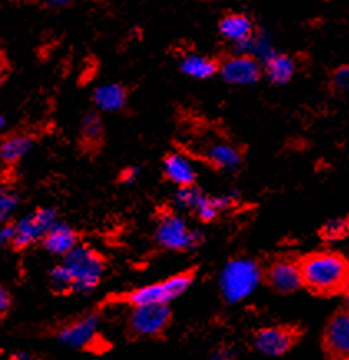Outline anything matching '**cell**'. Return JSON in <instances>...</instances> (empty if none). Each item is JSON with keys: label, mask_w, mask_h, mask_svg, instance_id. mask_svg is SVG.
<instances>
[{"label": "cell", "mask_w": 349, "mask_h": 360, "mask_svg": "<svg viewBox=\"0 0 349 360\" xmlns=\"http://www.w3.org/2000/svg\"><path fill=\"white\" fill-rule=\"evenodd\" d=\"M303 286L318 295H334L344 290L348 281V263L341 255L319 251L308 255L300 263Z\"/></svg>", "instance_id": "obj_1"}, {"label": "cell", "mask_w": 349, "mask_h": 360, "mask_svg": "<svg viewBox=\"0 0 349 360\" xmlns=\"http://www.w3.org/2000/svg\"><path fill=\"white\" fill-rule=\"evenodd\" d=\"M262 269L255 259L235 258L225 264L219 276L220 295L229 304L247 300L262 283Z\"/></svg>", "instance_id": "obj_2"}, {"label": "cell", "mask_w": 349, "mask_h": 360, "mask_svg": "<svg viewBox=\"0 0 349 360\" xmlns=\"http://www.w3.org/2000/svg\"><path fill=\"white\" fill-rule=\"evenodd\" d=\"M63 264L72 274V291L80 295L96 290L105 274V262L88 245H75L63 257Z\"/></svg>", "instance_id": "obj_3"}, {"label": "cell", "mask_w": 349, "mask_h": 360, "mask_svg": "<svg viewBox=\"0 0 349 360\" xmlns=\"http://www.w3.org/2000/svg\"><path fill=\"white\" fill-rule=\"evenodd\" d=\"M156 243L171 251H192L204 243V235L192 230L181 215L166 212L159 217L154 231Z\"/></svg>", "instance_id": "obj_4"}, {"label": "cell", "mask_w": 349, "mask_h": 360, "mask_svg": "<svg viewBox=\"0 0 349 360\" xmlns=\"http://www.w3.org/2000/svg\"><path fill=\"white\" fill-rule=\"evenodd\" d=\"M192 281H194V276L191 273L176 274V276L164 279V281L138 288V290L128 292L125 300L133 307L144 304H171L174 300L189 291Z\"/></svg>", "instance_id": "obj_5"}, {"label": "cell", "mask_w": 349, "mask_h": 360, "mask_svg": "<svg viewBox=\"0 0 349 360\" xmlns=\"http://www.w3.org/2000/svg\"><path fill=\"white\" fill-rule=\"evenodd\" d=\"M171 317L172 312L169 304L134 306L129 317V329L138 338H156L166 330Z\"/></svg>", "instance_id": "obj_6"}, {"label": "cell", "mask_w": 349, "mask_h": 360, "mask_svg": "<svg viewBox=\"0 0 349 360\" xmlns=\"http://www.w3.org/2000/svg\"><path fill=\"white\" fill-rule=\"evenodd\" d=\"M56 220H58V217H56L55 208H39V210L30 213V215L23 217L17 224H13V226H15V236H13L12 246L22 250L37 243V241L44 238L46 230Z\"/></svg>", "instance_id": "obj_7"}, {"label": "cell", "mask_w": 349, "mask_h": 360, "mask_svg": "<svg viewBox=\"0 0 349 360\" xmlns=\"http://www.w3.org/2000/svg\"><path fill=\"white\" fill-rule=\"evenodd\" d=\"M219 73L232 86H252L262 77V65L250 55L235 53L219 65Z\"/></svg>", "instance_id": "obj_8"}, {"label": "cell", "mask_w": 349, "mask_h": 360, "mask_svg": "<svg viewBox=\"0 0 349 360\" xmlns=\"http://www.w3.org/2000/svg\"><path fill=\"white\" fill-rule=\"evenodd\" d=\"M296 334L288 328H263L253 338V347L267 357H281L293 347Z\"/></svg>", "instance_id": "obj_9"}, {"label": "cell", "mask_w": 349, "mask_h": 360, "mask_svg": "<svg viewBox=\"0 0 349 360\" xmlns=\"http://www.w3.org/2000/svg\"><path fill=\"white\" fill-rule=\"evenodd\" d=\"M100 326V317L96 314H88L82 319L72 322L58 330L56 339L60 344L70 349H84L94 342Z\"/></svg>", "instance_id": "obj_10"}, {"label": "cell", "mask_w": 349, "mask_h": 360, "mask_svg": "<svg viewBox=\"0 0 349 360\" xmlns=\"http://www.w3.org/2000/svg\"><path fill=\"white\" fill-rule=\"evenodd\" d=\"M267 281L273 290L281 295H291L303 288V278H301L300 263L291 259H278L268 268Z\"/></svg>", "instance_id": "obj_11"}, {"label": "cell", "mask_w": 349, "mask_h": 360, "mask_svg": "<svg viewBox=\"0 0 349 360\" xmlns=\"http://www.w3.org/2000/svg\"><path fill=\"white\" fill-rule=\"evenodd\" d=\"M324 349L334 359L349 357V314L348 311H339L329 321L324 333Z\"/></svg>", "instance_id": "obj_12"}, {"label": "cell", "mask_w": 349, "mask_h": 360, "mask_svg": "<svg viewBox=\"0 0 349 360\" xmlns=\"http://www.w3.org/2000/svg\"><path fill=\"white\" fill-rule=\"evenodd\" d=\"M40 241L49 253L56 255V257H65L75 245H78V235L72 226L56 220L55 224L46 230V233Z\"/></svg>", "instance_id": "obj_13"}, {"label": "cell", "mask_w": 349, "mask_h": 360, "mask_svg": "<svg viewBox=\"0 0 349 360\" xmlns=\"http://www.w3.org/2000/svg\"><path fill=\"white\" fill-rule=\"evenodd\" d=\"M163 170L164 175L176 184L177 187L194 186L197 180V170L191 159H187L184 154L172 153L167 154L163 160Z\"/></svg>", "instance_id": "obj_14"}, {"label": "cell", "mask_w": 349, "mask_h": 360, "mask_svg": "<svg viewBox=\"0 0 349 360\" xmlns=\"http://www.w3.org/2000/svg\"><path fill=\"white\" fill-rule=\"evenodd\" d=\"M235 51H237V53L250 55L252 58H255L258 63L263 65L268 58H272L278 50L275 49V44H273V37L270 32L257 30L255 28V32H253L247 40L235 45Z\"/></svg>", "instance_id": "obj_15"}, {"label": "cell", "mask_w": 349, "mask_h": 360, "mask_svg": "<svg viewBox=\"0 0 349 360\" xmlns=\"http://www.w3.org/2000/svg\"><path fill=\"white\" fill-rule=\"evenodd\" d=\"M255 32L252 18L245 13H229L219 22V33L230 44L237 45Z\"/></svg>", "instance_id": "obj_16"}, {"label": "cell", "mask_w": 349, "mask_h": 360, "mask_svg": "<svg viewBox=\"0 0 349 360\" xmlns=\"http://www.w3.org/2000/svg\"><path fill=\"white\" fill-rule=\"evenodd\" d=\"M128 101V91L120 83H108L98 86L93 93V103L100 111H121Z\"/></svg>", "instance_id": "obj_17"}, {"label": "cell", "mask_w": 349, "mask_h": 360, "mask_svg": "<svg viewBox=\"0 0 349 360\" xmlns=\"http://www.w3.org/2000/svg\"><path fill=\"white\" fill-rule=\"evenodd\" d=\"M263 73H265L267 79L272 84L281 86V84L290 83L293 79L296 73V65L291 56L277 51L272 58H268L263 63Z\"/></svg>", "instance_id": "obj_18"}, {"label": "cell", "mask_w": 349, "mask_h": 360, "mask_svg": "<svg viewBox=\"0 0 349 360\" xmlns=\"http://www.w3.org/2000/svg\"><path fill=\"white\" fill-rule=\"evenodd\" d=\"M205 158L209 162L224 172H235L242 165V154L234 146L219 142V144H212L205 149Z\"/></svg>", "instance_id": "obj_19"}, {"label": "cell", "mask_w": 349, "mask_h": 360, "mask_svg": "<svg viewBox=\"0 0 349 360\" xmlns=\"http://www.w3.org/2000/svg\"><path fill=\"white\" fill-rule=\"evenodd\" d=\"M179 70L192 79H209L219 73V63L205 55L189 53L181 58Z\"/></svg>", "instance_id": "obj_20"}, {"label": "cell", "mask_w": 349, "mask_h": 360, "mask_svg": "<svg viewBox=\"0 0 349 360\" xmlns=\"http://www.w3.org/2000/svg\"><path fill=\"white\" fill-rule=\"evenodd\" d=\"M35 141L27 134L11 136L0 142V159L7 164H15L34 149Z\"/></svg>", "instance_id": "obj_21"}, {"label": "cell", "mask_w": 349, "mask_h": 360, "mask_svg": "<svg viewBox=\"0 0 349 360\" xmlns=\"http://www.w3.org/2000/svg\"><path fill=\"white\" fill-rule=\"evenodd\" d=\"M103 132H105V127H103L101 117L96 112H87L82 120L83 139L89 144H96L103 139Z\"/></svg>", "instance_id": "obj_22"}, {"label": "cell", "mask_w": 349, "mask_h": 360, "mask_svg": "<svg viewBox=\"0 0 349 360\" xmlns=\"http://www.w3.org/2000/svg\"><path fill=\"white\" fill-rule=\"evenodd\" d=\"M202 192L199 187L194 186H186V187H179V191L176 192V195H174V202H176V205L179 208H182V210H194L196 203L199 202V198L202 195Z\"/></svg>", "instance_id": "obj_23"}, {"label": "cell", "mask_w": 349, "mask_h": 360, "mask_svg": "<svg viewBox=\"0 0 349 360\" xmlns=\"http://www.w3.org/2000/svg\"><path fill=\"white\" fill-rule=\"evenodd\" d=\"M50 284L51 288L58 292L72 290V274H70V271L63 263L58 264V266H55L50 271Z\"/></svg>", "instance_id": "obj_24"}, {"label": "cell", "mask_w": 349, "mask_h": 360, "mask_svg": "<svg viewBox=\"0 0 349 360\" xmlns=\"http://www.w3.org/2000/svg\"><path fill=\"white\" fill-rule=\"evenodd\" d=\"M18 203H20V198L17 193L11 192V188L0 191V224L11 219L18 208Z\"/></svg>", "instance_id": "obj_25"}, {"label": "cell", "mask_w": 349, "mask_h": 360, "mask_svg": "<svg viewBox=\"0 0 349 360\" xmlns=\"http://www.w3.org/2000/svg\"><path fill=\"white\" fill-rule=\"evenodd\" d=\"M192 212H194L202 221H212L219 217V210L215 208L214 200H212L210 195H205V193H202L199 202L196 203L194 210Z\"/></svg>", "instance_id": "obj_26"}, {"label": "cell", "mask_w": 349, "mask_h": 360, "mask_svg": "<svg viewBox=\"0 0 349 360\" xmlns=\"http://www.w3.org/2000/svg\"><path fill=\"white\" fill-rule=\"evenodd\" d=\"M346 233H348V220L344 219V217H341V219L328 220L322 229L323 238H328V240L343 238Z\"/></svg>", "instance_id": "obj_27"}, {"label": "cell", "mask_w": 349, "mask_h": 360, "mask_svg": "<svg viewBox=\"0 0 349 360\" xmlns=\"http://www.w3.org/2000/svg\"><path fill=\"white\" fill-rule=\"evenodd\" d=\"M333 84L338 91L346 93L349 89V68L348 66H339L333 75Z\"/></svg>", "instance_id": "obj_28"}, {"label": "cell", "mask_w": 349, "mask_h": 360, "mask_svg": "<svg viewBox=\"0 0 349 360\" xmlns=\"http://www.w3.org/2000/svg\"><path fill=\"white\" fill-rule=\"evenodd\" d=\"M141 175V167H138V165H129L128 169L122 170L121 174V182L126 184V186H129V184H134L136 180L139 179Z\"/></svg>", "instance_id": "obj_29"}, {"label": "cell", "mask_w": 349, "mask_h": 360, "mask_svg": "<svg viewBox=\"0 0 349 360\" xmlns=\"http://www.w3.org/2000/svg\"><path fill=\"white\" fill-rule=\"evenodd\" d=\"M11 306H12L11 291H8L4 284H0V316H4L6 312H8Z\"/></svg>", "instance_id": "obj_30"}, {"label": "cell", "mask_w": 349, "mask_h": 360, "mask_svg": "<svg viewBox=\"0 0 349 360\" xmlns=\"http://www.w3.org/2000/svg\"><path fill=\"white\" fill-rule=\"evenodd\" d=\"M13 236H15V226L13 224H6L0 229V246L12 245Z\"/></svg>", "instance_id": "obj_31"}, {"label": "cell", "mask_w": 349, "mask_h": 360, "mask_svg": "<svg viewBox=\"0 0 349 360\" xmlns=\"http://www.w3.org/2000/svg\"><path fill=\"white\" fill-rule=\"evenodd\" d=\"M210 357L215 360H232L235 359V352L230 347H219L210 354Z\"/></svg>", "instance_id": "obj_32"}, {"label": "cell", "mask_w": 349, "mask_h": 360, "mask_svg": "<svg viewBox=\"0 0 349 360\" xmlns=\"http://www.w3.org/2000/svg\"><path fill=\"white\" fill-rule=\"evenodd\" d=\"M77 2V0H44V4L50 8H65L72 4Z\"/></svg>", "instance_id": "obj_33"}, {"label": "cell", "mask_w": 349, "mask_h": 360, "mask_svg": "<svg viewBox=\"0 0 349 360\" xmlns=\"http://www.w3.org/2000/svg\"><path fill=\"white\" fill-rule=\"evenodd\" d=\"M12 357H13V359H30V355L20 352V354H15V355H12Z\"/></svg>", "instance_id": "obj_34"}, {"label": "cell", "mask_w": 349, "mask_h": 360, "mask_svg": "<svg viewBox=\"0 0 349 360\" xmlns=\"http://www.w3.org/2000/svg\"><path fill=\"white\" fill-rule=\"evenodd\" d=\"M4 126H6V117H4L2 112H0V129H2Z\"/></svg>", "instance_id": "obj_35"}, {"label": "cell", "mask_w": 349, "mask_h": 360, "mask_svg": "<svg viewBox=\"0 0 349 360\" xmlns=\"http://www.w3.org/2000/svg\"><path fill=\"white\" fill-rule=\"evenodd\" d=\"M7 184L6 182H4V180L2 179H0V191H7Z\"/></svg>", "instance_id": "obj_36"}, {"label": "cell", "mask_w": 349, "mask_h": 360, "mask_svg": "<svg viewBox=\"0 0 349 360\" xmlns=\"http://www.w3.org/2000/svg\"><path fill=\"white\" fill-rule=\"evenodd\" d=\"M2 83H4V73L0 71V86H2Z\"/></svg>", "instance_id": "obj_37"}]
</instances>
